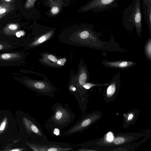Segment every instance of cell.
Listing matches in <instances>:
<instances>
[{"mask_svg":"<svg viewBox=\"0 0 151 151\" xmlns=\"http://www.w3.org/2000/svg\"><path fill=\"white\" fill-rule=\"evenodd\" d=\"M51 109L53 113L45 124V128L61 130L70 124L75 119V115L72 110L60 103L54 104Z\"/></svg>","mask_w":151,"mask_h":151,"instance_id":"obj_1","label":"cell"},{"mask_svg":"<svg viewBox=\"0 0 151 151\" xmlns=\"http://www.w3.org/2000/svg\"><path fill=\"white\" fill-rule=\"evenodd\" d=\"M142 14L141 0H132L131 3L124 10L122 22L125 27L132 30L134 27L136 32L139 37L141 36Z\"/></svg>","mask_w":151,"mask_h":151,"instance_id":"obj_2","label":"cell"},{"mask_svg":"<svg viewBox=\"0 0 151 151\" xmlns=\"http://www.w3.org/2000/svg\"><path fill=\"white\" fill-rule=\"evenodd\" d=\"M26 145L34 151H67L74 150L73 145L68 143L50 141L48 140L35 142H27Z\"/></svg>","mask_w":151,"mask_h":151,"instance_id":"obj_3","label":"cell"},{"mask_svg":"<svg viewBox=\"0 0 151 151\" xmlns=\"http://www.w3.org/2000/svg\"><path fill=\"white\" fill-rule=\"evenodd\" d=\"M22 122L27 133L32 135L34 137L36 140L35 142L47 140L46 134L41 126L36 120L33 118L29 119L24 117L22 119Z\"/></svg>","mask_w":151,"mask_h":151,"instance_id":"obj_4","label":"cell"},{"mask_svg":"<svg viewBox=\"0 0 151 151\" xmlns=\"http://www.w3.org/2000/svg\"><path fill=\"white\" fill-rule=\"evenodd\" d=\"M118 0H91L83 7V12L92 11L94 13L102 12L115 7Z\"/></svg>","mask_w":151,"mask_h":151,"instance_id":"obj_5","label":"cell"},{"mask_svg":"<svg viewBox=\"0 0 151 151\" xmlns=\"http://www.w3.org/2000/svg\"><path fill=\"white\" fill-rule=\"evenodd\" d=\"M17 79L26 86L40 94L52 98L54 96L56 89L47 84L41 82H32L27 80L23 81L18 78Z\"/></svg>","mask_w":151,"mask_h":151,"instance_id":"obj_6","label":"cell"},{"mask_svg":"<svg viewBox=\"0 0 151 151\" xmlns=\"http://www.w3.org/2000/svg\"><path fill=\"white\" fill-rule=\"evenodd\" d=\"M20 53H5L0 54V65H10L18 63L21 59Z\"/></svg>","mask_w":151,"mask_h":151,"instance_id":"obj_7","label":"cell"},{"mask_svg":"<svg viewBox=\"0 0 151 151\" xmlns=\"http://www.w3.org/2000/svg\"><path fill=\"white\" fill-rule=\"evenodd\" d=\"M102 63L105 67L110 68H127L135 65L137 63L129 61H108L104 60Z\"/></svg>","mask_w":151,"mask_h":151,"instance_id":"obj_8","label":"cell"},{"mask_svg":"<svg viewBox=\"0 0 151 151\" xmlns=\"http://www.w3.org/2000/svg\"><path fill=\"white\" fill-rule=\"evenodd\" d=\"M143 10L145 21L147 25L150 37L151 34V4L143 2Z\"/></svg>","mask_w":151,"mask_h":151,"instance_id":"obj_9","label":"cell"},{"mask_svg":"<svg viewBox=\"0 0 151 151\" xmlns=\"http://www.w3.org/2000/svg\"><path fill=\"white\" fill-rule=\"evenodd\" d=\"M50 5L51 7L50 12L53 15L58 14L61 7L60 2L58 0H50Z\"/></svg>","mask_w":151,"mask_h":151,"instance_id":"obj_10","label":"cell"},{"mask_svg":"<svg viewBox=\"0 0 151 151\" xmlns=\"http://www.w3.org/2000/svg\"><path fill=\"white\" fill-rule=\"evenodd\" d=\"M144 52L147 59L151 60V38L150 37L146 42L144 47Z\"/></svg>","mask_w":151,"mask_h":151,"instance_id":"obj_11","label":"cell"},{"mask_svg":"<svg viewBox=\"0 0 151 151\" xmlns=\"http://www.w3.org/2000/svg\"><path fill=\"white\" fill-rule=\"evenodd\" d=\"M19 28V25L17 24H9L5 28L4 31L8 33L14 32L18 30Z\"/></svg>","mask_w":151,"mask_h":151,"instance_id":"obj_12","label":"cell"},{"mask_svg":"<svg viewBox=\"0 0 151 151\" xmlns=\"http://www.w3.org/2000/svg\"><path fill=\"white\" fill-rule=\"evenodd\" d=\"M8 124V118L6 116H5L0 123V135L4 132L7 127Z\"/></svg>","mask_w":151,"mask_h":151,"instance_id":"obj_13","label":"cell"},{"mask_svg":"<svg viewBox=\"0 0 151 151\" xmlns=\"http://www.w3.org/2000/svg\"><path fill=\"white\" fill-rule=\"evenodd\" d=\"M115 82V81L112 82L108 87L107 90V93L108 95L111 96L115 92L116 88Z\"/></svg>","mask_w":151,"mask_h":151,"instance_id":"obj_14","label":"cell"},{"mask_svg":"<svg viewBox=\"0 0 151 151\" xmlns=\"http://www.w3.org/2000/svg\"><path fill=\"white\" fill-rule=\"evenodd\" d=\"M87 79V75L86 74L85 72L82 73L80 75L79 78V83L80 84L83 86V85L85 83Z\"/></svg>","mask_w":151,"mask_h":151,"instance_id":"obj_15","label":"cell"},{"mask_svg":"<svg viewBox=\"0 0 151 151\" xmlns=\"http://www.w3.org/2000/svg\"><path fill=\"white\" fill-rule=\"evenodd\" d=\"M27 149V148H11L9 147V145H8L5 147L3 150H1L7 151H21L26 150Z\"/></svg>","mask_w":151,"mask_h":151,"instance_id":"obj_16","label":"cell"},{"mask_svg":"<svg viewBox=\"0 0 151 151\" xmlns=\"http://www.w3.org/2000/svg\"><path fill=\"white\" fill-rule=\"evenodd\" d=\"M92 29L89 30H84L80 34V37L81 38L85 39L88 37L90 35V33L93 31Z\"/></svg>","mask_w":151,"mask_h":151,"instance_id":"obj_17","label":"cell"},{"mask_svg":"<svg viewBox=\"0 0 151 151\" xmlns=\"http://www.w3.org/2000/svg\"><path fill=\"white\" fill-rule=\"evenodd\" d=\"M36 0H27L25 4V8L27 9L32 7Z\"/></svg>","mask_w":151,"mask_h":151,"instance_id":"obj_18","label":"cell"},{"mask_svg":"<svg viewBox=\"0 0 151 151\" xmlns=\"http://www.w3.org/2000/svg\"><path fill=\"white\" fill-rule=\"evenodd\" d=\"M52 33V31H51L47 34L45 35L42 36L39 38L37 42L39 43H42L46 40L47 37L50 36Z\"/></svg>","mask_w":151,"mask_h":151,"instance_id":"obj_19","label":"cell"},{"mask_svg":"<svg viewBox=\"0 0 151 151\" xmlns=\"http://www.w3.org/2000/svg\"><path fill=\"white\" fill-rule=\"evenodd\" d=\"M125 141L124 138L122 137H118L115 138L114 140V142L115 144L119 145L123 143Z\"/></svg>","mask_w":151,"mask_h":151,"instance_id":"obj_20","label":"cell"},{"mask_svg":"<svg viewBox=\"0 0 151 151\" xmlns=\"http://www.w3.org/2000/svg\"><path fill=\"white\" fill-rule=\"evenodd\" d=\"M98 85L93 84L91 83H85L83 86L84 88L86 89H88L90 88L91 87L97 86Z\"/></svg>","mask_w":151,"mask_h":151,"instance_id":"obj_21","label":"cell"},{"mask_svg":"<svg viewBox=\"0 0 151 151\" xmlns=\"http://www.w3.org/2000/svg\"><path fill=\"white\" fill-rule=\"evenodd\" d=\"M114 139L113 134L111 132H108L107 134L106 139L108 141H112Z\"/></svg>","mask_w":151,"mask_h":151,"instance_id":"obj_22","label":"cell"},{"mask_svg":"<svg viewBox=\"0 0 151 151\" xmlns=\"http://www.w3.org/2000/svg\"><path fill=\"white\" fill-rule=\"evenodd\" d=\"M7 8L4 7L0 6V15L4 14L7 11Z\"/></svg>","mask_w":151,"mask_h":151,"instance_id":"obj_23","label":"cell"},{"mask_svg":"<svg viewBox=\"0 0 151 151\" xmlns=\"http://www.w3.org/2000/svg\"><path fill=\"white\" fill-rule=\"evenodd\" d=\"M25 32L23 30H20L16 32V35L18 37H20L24 35L25 34Z\"/></svg>","mask_w":151,"mask_h":151,"instance_id":"obj_24","label":"cell"},{"mask_svg":"<svg viewBox=\"0 0 151 151\" xmlns=\"http://www.w3.org/2000/svg\"><path fill=\"white\" fill-rule=\"evenodd\" d=\"M48 58L53 62H56L57 60L56 58L54 55H50L48 56Z\"/></svg>","mask_w":151,"mask_h":151,"instance_id":"obj_25","label":"cell"},{"mask_svg":"<svg viewBox=\"0 0 151 151\" xmlns=\"http://www.w3.org/2000/svg\"><path fill=\"white\" fill-rule=\"evenodd\" d=\"M143 2L146 4L148 3L151 4V0H143Z\"/></svg>","mask_w":151,"mask_h":151,"instance_id":"obj_26","label":"cell"},{"mask_svg":"<svg viewBox=\"0 0 151 151\" xmlns=\"http://www.w3.org/2000/svg\"><path fill=\"white\" fill-rule=\"evenodd\" d=\"M5 46L2 44H0V50L4 49L5 48Z\"/></svg>","mask_w":151,"mask_h":151,"instance_id":"obj_27","label":"cell"},{"mask_svg":"<svg viewBox=\"0 0 151 151\" xmlns=\"http://www.w3.org/2000/svg\"><path fill=\"white\" fill-rule=\"evenodd\" d=\"M133 116V115L132 114H130L128 117V120H131Z\"/></svg>","mask_w":151,"mask_h":151,"instance_id":"obj_28","label":"cell"},{"mask_svg":"<svg viewBox=\"0 0 151 151\" xmlns=\"http://www.w3.org/2000/svg\"><path fill=\"white\" fill-rule=\"evenodd\" d=\"M3 1L6 2H9L12 0H3Z\"/></svg>","mask_w":151,"mask_h":151,"instance_id":"obj_29","label":"cell"},{"mask_svg":"<svg viewBox=\"0 0 151 151\" xmlns=\"http://www.w3.org/2000/svg\"><path fill=\"white\" fill-rule=\"evenodd\" d=\"M57 63L58 64H60L61 63V62L59 60L58 61Z\"/></svg>","mask_w":151,"mask_h":151,"instance_id":"obj_30","label":"cell"}]
</instances>
